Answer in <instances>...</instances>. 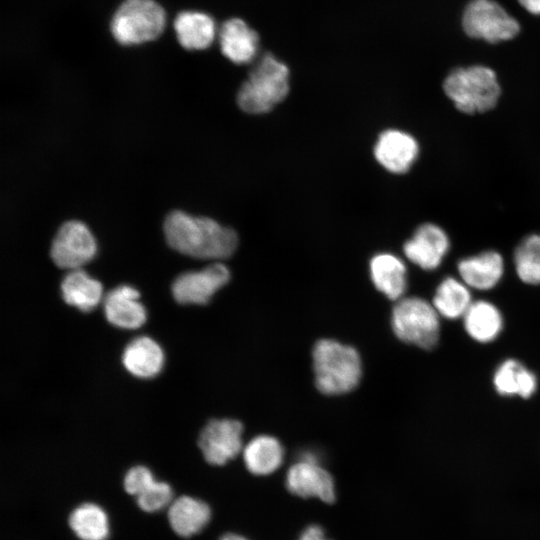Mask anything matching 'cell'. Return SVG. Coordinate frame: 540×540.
<instances>
[{
    "instance_id": "44dd1931",
    "label": "cell",
    "mask_w": 540,
    "mask_h": 540,
    "mask_svg": "<svg viewBox=\"0 0 540 540\" xmlns=\"http://www.w3.org/2000/svg\"><path fill=\"white\" fill-rule=\"evenodd\" d=\"M125 368L134 376L151 378L163 366L164 354L160 346L149 337H138L125 348L122 356Z\"/></svg>"
},
{
    "instance_id": "4fadbf2b",
    "label": "cell",
    "mask_w": 540,
    "mask_h": 540,
    "mask_svg": "<svg viewBox=\"0 0 540 540\" xmlns=\"http://www.w3.org/2000/svg\"><path fill=\"white\" fill-rule=\"evenodd\" d=\"M218 39L222 54L235 64H248L258 54L259 35L241 18L226 20L218 31Z\"/></svg>"
},
{
    "instance_id": "9a60e30c",
    "label": "cell",
    "mask_w": 540,
    "mask_h": 540,
    "mask_svg": "<svg viewBox=\"0 0 540 540\" xmlns=\"http://www.w3.org/2000/svg\"><path fill=\"white\" fill-rule=\"evenodd\" d=\"M138 298L139 292L127 285L109 291L104 298V312L108 322L124 329H136L143 325L146 312Z\"/></svg>"
},
{
    "instance_id": "d4e9b609",
    "label": "cell",
    "mask_w": 540,
    "mask_h": 540,
    "mask_svg": "<svg viewBox=\"0 0 540 540\" xmlns=\"http://www.w3.org/2000/svg\"><path fill=\"white\" fill-rule=\"evenodd\" d=\"M69 525L81 540H106L109 535L107 515L93 503L76 507L70 514Z\"/></svg>"
},
{
    "instance_id": "4dcf8cb0",
    "label": "cell",
    "mask_w": 540,
    "mask_h": 540,
    "mask_svg": "<svg viewBox=\"0 0 540 540\" xmlns=\"http://www.w3.org/2000/svg\"><path fill=\"white\" fill-rule=\"evenodd\" d=\"M518 2L529 13L540 15V0H518Z\"/></svg>"
},
{
    "instance_id": "ffe728a7",
    "label": "cell",
    "mask_w": 540,
    "mask_h": 540,
    "mask_svg": "<svg viewBox=\"0 0 540 540\" xmlns=\"http://www.w3.org/2000/svg\"><path fill=\"white\" fill-rule=\"evenodd\" d=\"M243 461L247 470L257 476L275 472L284 461V448L270 435H258L243 448Z\"/></svg>"
},
{
    "instance_id": "603a6c76",
    "label": "cell",
    "mask_w": 540,
    "mask_h": 540,
    "mask_svg": "<svg viewBox=\"0 0 540 540\" xmlns=\"http://www.w3.org/2000/svg\"><path fill=\"white\" fill-rule=\"evenodd\" d=\"M468 334L479 342L494 340L502 330L503 320L499 310L486 301L472 302L464 314Z\"/></svg>"
},
{
    "instance_id": "d6986e66",
    "label": "cell",
    "mask_w": 540,
    "mask_h": 540,
    "mask_svg": "<svg viewBox=\"0 0 540 540\" xmlns=\"http://www.w3.org/2000/svg\"><path fill=\"white\" fill-rule=\"evenodd\" d=\"M210 518V507L202 500L190 496L177 498L168 510L170 526L182 537H190L202 531Z\"/></svg>"
},
{
    "instance_id": "277c9868",
    "label": "cell",
    "mask_w": 540,
    "mask_h": 540,
    "mask_svg": "<svg viewBox=\"0 0 540 540\" xmlns=\"http://www.w3.org/2000/svg\"><path fill=\"white\" fill-rule=\"evenodd\" d=\"M443 90L455 107L466 114L489 111L501 94L496 73L482 65L452 70L443 82Z\"/></svg>"
},
{
    "instance_id": "f1b7e54d",
    "label": "cell",
    "mask_w": 540,
    "mask_h": 540,
    "mask_svg": "<svg viewBox=\"0 0 540 540\" xmlns=\"http://www.w3.org/2000/svg\"><path fill=\"white\" fill-rule=\"evenodd\" d=\"M153 479V474L148 468L135 466L126 473L124 477V488L127 493L136 496Z\"/></svg>"
},
{
    "instance_id": "7402d4cb",
    "label": "cell",
    "mask_w": 540,
    "mask_h": 540,
    "mask_svg": "<svg viewBox=\"0 0 540 540\" xmlns=\"http://www.w3.org/2000/svg\"><path fill=\"white\" fill-rule=\"evenodd\" d=\"M64 301L82 311L95 308L102 298V285L81 269L71 270L61 283Z\"/></svg>"
},
{
    "instance_id": "8fae6325",
    "label": "cell",
    "mask_w": 540,
    "mask_h": 540,
    "mask_svg": "<svg viewBox=\"0 0 540 540\" xmlns=\"http://www.w3.org/2000/svg\"><path fill=\"white\" fill-rule=\"evenodd\" d=\"M229 279L228 268L213 263L200 271L180 274L172 284V294L181 304H206Z\"/></svg>"
},
{
    "instance_id": "8992f818",
    "label": "cell",
    "mask_w": 540,
    "mask_h": 540,
    "mask_svg": "<svg viewBox=\"0 0 540 540\" xmlns=\"http://www.w3.org/2000/svg\"><path fill=\"white\" fill-rule=\"evenodd\" d=\"M391 322L395 335L406 343L431 349L438 342V312L422 298L399 299L393 308Z\"/></svg>"
},
{
    "instance_id": "83f0119b",
    "label": "cell",
    "mask_w": 540,
    "mask_h": 540,
    "mask_svg": "<svg viewBox=\"0 0 540 540\" xmlns=\"http://www.w3.org/2000/svg\"><path fill=\"white\" fill-rule=\"evenodd\" d=\"M172 496L173 492L168 483L153 479L135 497L142 510L156 512L171 504Z\"/></svg>"
},
{
    "instance_id": "f546056e",
    "label": "cell",
    "mask_w": 540,
    "mask_h": 540,
    "mask_svg": "<svg viewBox=\"0 0 540 540\" xmlns=\"http://www.w3.org/2000/svg\"><path fill=\"white\" fill-rule=\"evenodd\" d=\"M298 540H332L326 537L325 531L319 525H310L306 527Z\"/></svg>"
},
{
    "instance_id": "30bf717a",
    "label": "cell",
    "mask_w": 540,
    "mask_h": 540,
    "mask_svg": "<svg viewBox=\"0 0 540 540\" xmlns=\"http://www.w3.org/2000/svg\"><path fill=\"white\" fill-rule=\"evenodd\" d=\"M242 433L238 420L213 419L202 429L198 446L208 463L224 465L243 450Z\"/></svg>"
},
{
    "instance_id": "2e32d148",
    "label": "cell",
    "mask_w": 540,
    "mask_h": 540,
    "mask_svg": "<svg viewBox=\"0 0 540 540\" xmlns=\"http://www.w3.org/2000/svg\"><path fill=\"white\" fill-rule=\"evenodd\" d=\"M174 29L179 43L188 50L208 48L217 34L214 19L198 11L179 13L174 21Z\"/></svg>"
},
{
    "instance_id": "5bb4252c",
    "label": "cell",
    "mask_w": 540,
    "mask_h": 540,
    "mask_svg": "<svg viewBox=\"0 0 540 540\" xmlns=\"http://www.w3.org/2000/svg\"><path fill=\"white\" fill-rule=\"evenodd\" d=\"M418 143L410 134L400 130L381 133L374 148L376 160L392 173H405L418 156Z\"/></svg>"
},
{
    "instance_id": "7c38bea8",
    "label": "cell",
    "mask_w": 540,
    "mask_h": 540,
    "mask_svg": "<svg viewBox=\"0 0 540 540\" xmlns=\"http://www.w3.org/2000/svg\"><path fill=\"white\" fill-rule=\"evenodd\" d=\"M445 231L433 223L420 225L403 246L405 256L425 270L437 268L449 250Z\"/></svg>"
},
{
    "instance_id": "3957f363",
    "label": "cell",
    "mask_w": 540,
    "mask_h": 540,
    "mask_svg": "<svg viewBox=\"0 0 540 540\" xmlns=\"http://www.w3.org/2000/svg\"><path fill=\"white\" fill-rule=\"evenodd\" d=\"M289 68L271 53H266L251 70L237 94L239 107L250 114L273 109L288 94Z\"/></svg>"
},
{
    "instance_id": "1f68e13d",
    "label": "cell",
    "mask_w": 540,
    "mask_h": 540,
    "mask_svg": "<svg viewBox=\"0 0 540 540\" xmlns=\"http://www.w3.org/2000/svg\"><path fill=\"white\" fill-rule=\"evenodd\" d=\"M220 540H248V539L241 536V535H238V534L227 533V534L223 535L220 538Z\"/></svg>"
},
{
    "instance_id": "5b68a950",
    "label": "cell",
    "mask_w": 540,
    "mask_h": 540,
    "mask_svg": "<svg viewBox=\"0 0 540 540\" xmlns=\"http://www.w3.org/2000/svg\"><path fill=\"white\" fill-rule=\"evenodd\" d=\"M165 22V12L155 1L126 0L112 18L111 31L121 44H140L157 38Z\"/></svg>"
},
{
    "instance_id": "ac0fdd59",
    "label": "cell",
    "mask_w": 540,
    "mask_h": 540,
    "mask_svg": "<svg viewBox=\"0 0 540 540\" xmlns=\"http://www.w3.org/2000/svg\"><path fill=\"white\" fill-rule=\"evenodd\" d=\"M503 269V259L496 251H485L476 256L464 258L458 263L462 280L479 290L494 287L501 279Z\"/></svg>"
},
{
    "instance_id": "9c48e42d",
    "label": "cell",
    "mask_w": 540,
    "mask_h": 540,
    "mask_svg": "<svg viewBox=\"0 0 540 540\" xmlns=\"http://www.w3.org/2000/svg\"><path fill=\"white\" fill-rule=\"evenodd\" d=\"M96 242L88 227L80 221L65 222L56 233L50 256L60 268L76 270L96 253Z\"/></svg>"
},
{
    "instance_id": "4316f807",
    "label": "cell",
    "mask_w": 540,
    "mask_h": 540,
    "mask_svg": "<svg viewBox=\"0 0 540 540\" xmlns=\"http://www.w3.org/2000/svg\"><path fill=\"white\" fill-rule=\"evenodd\" d=\"M519 278L528 284H540V234L525 237L514 252Z\"/></svg>"
},
{
    "instance_id": "e0dca14e",
    "label": "cell",
    "mask_w": 540,
    "mask_h": 540,
    "mask_svg": "<svg viewBox=\"0 0 540 540\" xmlns=\"http://www.w3.org/2000/svg\"><path fill=\"white\" fill-rule=\"evenodd\" d=\"M370 275L375 287L391 300H399L407 288L405 264L389 253L375 255L370 261Z\"/></svg>"
},
{
    "instance_id": "52a82bcc",
    "label": "cell",
    "mask_w": 540,
    "mask_h": 540,
    "mask_svg": "<svg viewBox=\"0 0 540 540\" xmlns=\"http://www.w3.org/2000/svg\"><path fill=\"white\" fill-rule=\"evenodd\" d=\"M462 26L468 36L490 43L510 40L520 30L517 20L493 0L469 2L463 12Z\"/></svg>"
},
{
    "instance_id": "ba28073f",
    "label": "cell",
    "mask_w": 540,
    "mask_h": 540,
    "mask_svg": "<svg viewBox=\"0 0 540 540\" xmlns=\"http://www.w3.org/2000/svg\"><path fill=\"white\" fill-rule=\"evenodd\" d=\"M285 485L301 498L315 497L325 503L336 499L335 481L313 453H304L287 471Z\"/></svg>"
},
{
    "instance_id": "484cf974",
    "label": "cell",
    "mask_w": 540,
    "mask_h": 540,
    "mask_svg": "<svg viewBox=\"0 0 540 540\" xmlns=\"http://www.w3.org/2000/svg\"><path fill=\"white\" fill-rule=\"evenodd\" d=\"M471 303L466 286L452 277H447L440 283L433 299V306L438 314L449 319L464 316Z\"/></svg>"
},
{
    "instance_id": "cb8c5ba5",
    "label": "cell",
    "mask_w": 540,
    "mask_h": 540,
    "mask_svg": "<svg viewBox=\"0 0 540 540\" xmlns=\"http://www.w3.org/2000/svg\"><path fill=\"white\" fill-rule=\"evenodd\" d=\"M494 385L501 395L529 398L537 388L536 376L516 360L504 361L496 370Z\"/></svg>"
},
{
    "instance_id": "7a4b0ae2",
    "label": "cell",
    "mask_w": 540,
    "mask_h": 540,
    "mask_svg": "<svg viewBox=\"0 0 540 540\" xmlns=\"http://www.w3.org/2000/svg\"><path fill=\"white\" fill-rule=\"evenodd\" d=\"M313 369L317 389L338 395L357 387L362 375L358 351L333 339H320L313 347Z\"/></svg>"
},
{
    "instance_id": "6da1fadb",
    "label": "cell",
    "mask_w": 540,
    "mask_h": 540,
    "mask_svg": "<svg viewBox=\"0 0 540 540\" xmlns=\"http://www.w3.org/2000/svg\"><path fill=\"white\" fill-rule=\"evenodd\" d=\"M167 243L174 250L199 259H224L238 244L235 231L207 217L172 211L164 221Z\"/></svg>"
}]
</instances>
